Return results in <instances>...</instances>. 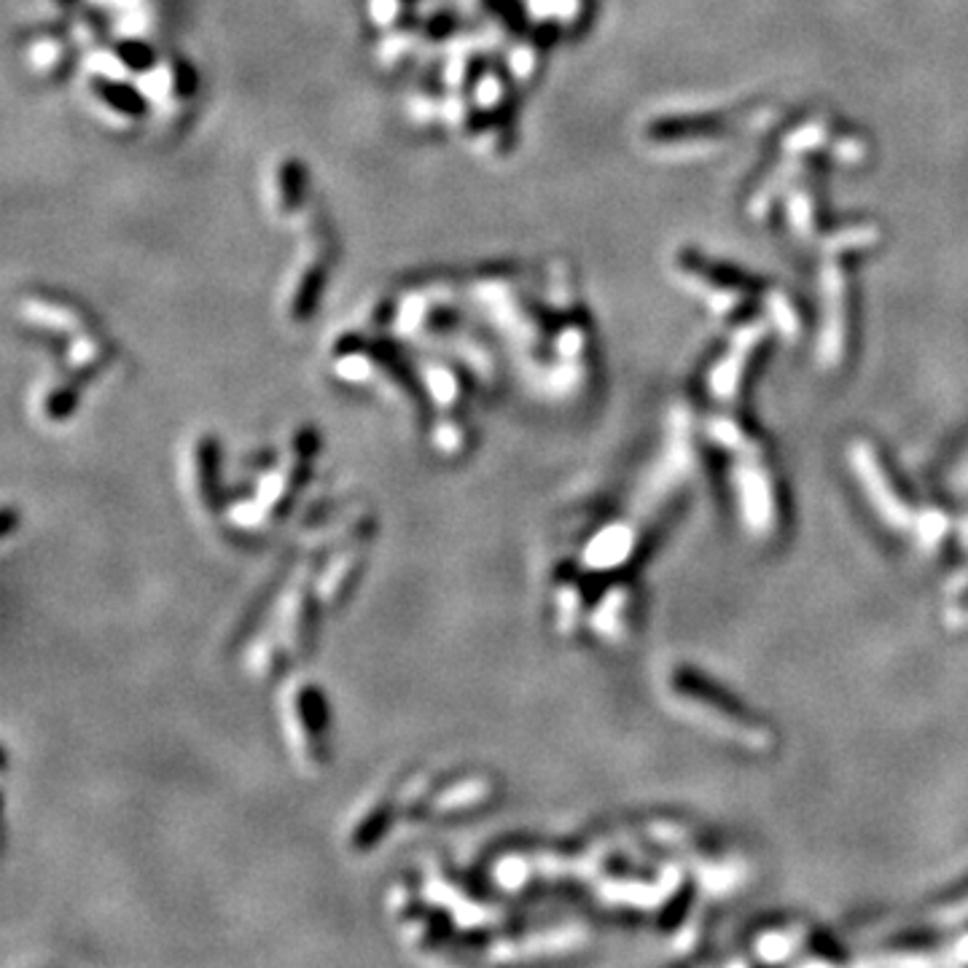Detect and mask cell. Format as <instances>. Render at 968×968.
<instances>
[{
	"label": "cell",
	"mask_w": 968,
	"mask_h": 968,
	"mask_svg": "<svg viewBox=\"0 0 968 968\" xmlns=\"http://www.w3.org/2000/svg\"><path fill=\"white\" fill-rule=\"evenodd\" d=\"M28 63L44 78L57 76L68 63V41L59 33H52V30H41L28 44Z\"/></svg>",
	"instance_id": "8992f818"
},
{
	"label": "cell",
	"mask_w": 968,
	"mask_h": 968,
	"mask_svg": "<svg viewBox=\"0 0 968 968\" xmlns=\"http://www.w3.org/2000/svg\"><path fill=\"white\" fill-rule=\"evenodd\" d=\"M89 97H92L95 111L100 113L108 124H135L143 117L145 108L151 106L148 97L143 95L135 84H124L117 76H100L95 73L89 78Z\"/></svg>",
	"instance_id": "7a4b0ae2"
},
{
	"label": "cell",
	"mask_w": 968,
	"mask_h": 968,
	"mask_svg": "<svg viewBox=\"0 0 968 968\" xmlns=\"http://www.w3.org/2000/svg\"><path fill=\"white\" fill-rule=\"evenodd\" d=\"M856 469H858V480L867 484L871 501H875V506L880 508L882 517H886L893 528H904V525H910L912 522L910 506L901 504V498L895 495L891 482H888L886 471H880V465L875 463V458H871L867 447H856Z\"/></svg>",
	"instance_id": "5b68a950"
},
{
	"label": "cell",
	"mask_w": 968,
	"mask_h": 968,
	"mask_svg": "<svg viewBox=\"0 0 968 968\" xmlns=\"http://www.w3.org/2000/svg\"><path fill=\"white\" fill-rule=\"evenodd\" d=\"M266 202L280 218H301L307 210V173L299 162L283 160L270 169Z\"/></svg>",
	"instance_id": "3957f363"
},
{
	"label": "cell",
	"mask_w": 968,
	"mask_h": 968,
	"mask_svg": "<svg viewBox=\"0 0 968 968\" xmlns=\"http://www.w3.org/2000/svg\"><path fill=\"white\" fill-rule=\"evenodd\" d=\"M678 689H681V692H678L675 705L692 711L694 718H700V722H705V724L718 726V729H726V735H735L737 740L750 743V746H754V743H761V735L756 726H750L748 722H740V718L732 716V713L726 711V707L716 697L700 694L697 692L700 686H694V681H686L683 686H678Z\"/></svg>",
	"instance_id": "277c9868"
},
{
	"label": "cell",
	"mask_w": 968,
	"mask_h": 968,
	"mask_svg": "<svg viewBox=\"0 0 968 968\" xmlns=\"http://www.w3.org/2000/svg\"><path fill=\"white\" fill-rule=\"evenodd\" d=\"M329 234L323 232V227H315L301 242V258L290 270L286 288H283V312L290 320H305L318 305V296L326 286V277H329Z\"/></svg>",
	"instance_id": "6da1fadb"
},
{
	"label": "cell",
	"mask_w": 968,
	"mask_h": 968,
	"mask_svg": "<svg viewBox=\"0 0 968 968\" xmlns=\"http://www.w3.org/2000/svg\"><path fill=\"white\" fill-rule=\"evenodd\" d=\"M966 915H968V901H964V904H960L958 910L949 912V915H944V920H960V917H966Z\"/></svg>",
	"instance_id": "52a82bcc"
}]
</instances>
